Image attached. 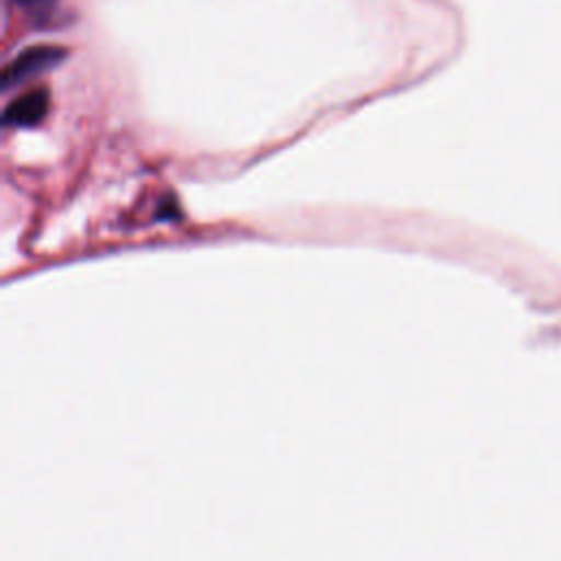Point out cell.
I'll list each match as a JSON object with an SVG mask.
<instances>
[{
	"label": "cell",
	"instance_id": "1",
	"mask_svg": "<svg viewBox=\"0 0 561 561\" xmlns=\"http://www.w3.org/2000/svg\"><path fill=\"white\" fill-rule=\"evenodd\" d=\"M66 57V50L59 46H50V44H39V46H31L26 50H22L7 68L2 75V85H15L20 81H26L28 77H35L39 72H46L55 66H59Z\"/></svg>",
	"mask_w": 561,
	"mask_h": 561
},
{
	"label": "cell",
	"instance_id": "2",
	"mask_svg": "<svg viewBox=\"0 0 561 561\" xmlns=\"http://www.w3.org/2000/svg\"><path fill=\"white\" fill-rule=\"evenodd\" d=\"M48 112V92L44 88L31 90L13 99L4 110V127H33Z\"/></svg>",
	"mask_w": 561,
	"mask_h": 561
}]
</instances>
